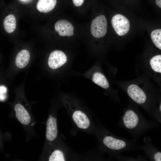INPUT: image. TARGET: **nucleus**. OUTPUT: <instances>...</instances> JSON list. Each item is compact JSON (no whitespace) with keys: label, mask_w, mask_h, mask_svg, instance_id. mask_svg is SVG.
Returning <instances> with one entry per match:
<instances>
[{"label":"nucleus","mask_w":161,"mask_h":161,"mask_svg":"<svg viewBox=\"0 0 161 161\" xmlns=\"http://www.w3.org/2000/svg\"><path fill=\"white\" fill-rule=\"evenodd\" d=\"M107 21L105 16H99L92 21L90 27L91 33L94 37L100 38L104 36L107 32Z\"/></svg>","instance_id":"1"},{"label":"nucleus","mask_w":161,"mask_h":161,"mask_svg":"<svg viewBox=\"0 0 161 161\" xmlns=\"http://www.w3.org/2000/svg\"><path fill=\"white\" fill-rule=\"evenodd\" d=\"M111 23L115 32L120 36L124 35L129 31V21L122 15L117 14L114 16L112 19Z\"/></svg>","instance_id":"2"},{"label":"nucleus","mask_w":161,"mask_h":161,"mask_svg":"<svg viewBox=\"0 0 161 161\" xmlns=\"http://www.w3.org/2000/svg\"><path fill=\"white\" fill-rule=\"evenodd\" d=\"M67 60L66 55L63 51L55 50L50 53L48 60V64L50 68L56 69L65 64Z\"/></svg>","instance_id":"3"},{"label":"nucleus","mask_w":161,"mask_h":161,"mask_svg":"<svg viewBox=\"0 0 161 161\" xmlns=\"http://www.w3.org/2000/svg\"><path fill=\"white\" fill-rule=\"evenodd\" d=\"M127 92L131 98L138 104H143L146 101L147 97L145 93L136 84H131L129 86Z\"/></svg>","instance_id":"4"},{"label":"nucleus","mask_w":161,"mask_h":161,"mask_svg":"<svg viewBox=\"0 0 161 161\" xmlns=\"http://www.w3.org/2000/svg\"><path fill=\"white\" fill-rule=\"evenodd\" d=\"M55 30L61 36H70L73 34L74 27L72 24L65 20L58 21L55 24Z\"/></svg>","instance_id":"5"},{"label":"nucleus","mask_w":161,"mask_h":161,"mask_svg":"<svg viewBox=\"0 0 161 161\" xmlns=\"http://www.w3.org/2000/svg\"><path fill=\"white\" fill-rule=\"evenodd\" d=\"M123 121L126 128L131 129L135 128L138 125L139 118L134 111L129 109L125 112L123 117Z\"/></svg>","instance_id":"6"},{"label":"nucleus","mask_w":161,"mask_h":161,"mask_svg":"<svg viewBox=\"0 0 161 161\" xmlns=\"http://www.w3.org/2000/svg\"><path fill=\"white\" fill-rule=\"evenodd\" d=\"M57 134V119L49 115L46 123V138L48 141H53L56 137Z\"/></svg>","instance_id":"7"},{"label":"nucleus","mask_w":161,"mask_h":161,"mask_svg":"<svg viewBox=\"0 0 161 161\" xmlns=\"http://www.w3.org/2000/svg\"><path fill=\"white\" fill-rule=\"evenodd\" d=\"M103 143L107 147L114 150H121L127 145L124 141L111 136L105 137L103 140Z\"/></svg>","instance_id":"8"},{"label":"nucleus","mask_w":161,"mask_h":161,"mask_svg":"<svg viewBox=\"0 0 161 161\" xmlns=\"http://www.w3.org/2000/svg\"><path fill=\"white\" fill-rule=\"evenodd\" d=\"M14 109L17 118L21 123L27 125L30 123V116L23 105L20 103L16 104Z\"/></svg>","instance_id":"9"},{"label":"nucleus","mask_w":161,"mask_h":161,"mask_svg":"<svg viewBox=\"0 0 161 161\" xmlns=\"http://www.w3.org/2000/svg\"><path fill=\"white\" fill-rule=\"evenodd\" d=\"M73 119L77 126L82 129H86L90 125V121L87 115L80 110L75 111L72 115Z\"/></svg>","instance_id":"10"},{"label":"nucleus","mask_w":161,"mask_h":161,"mask_svg":"<svg viewBox=\"0 0 161 161\" xmlns=\"http://www.w3.org/2000/svg\"><path fill=\"white\" fill-rule=\"evenodd\" d=\"M92 81L97 85L105 89L109 87V83L105 75L101 72L96 71L91 75Z\"/></svg>","instance_id":"11"},{"label":"nucleus","mask_w":161,"mask_h":161,"mask_svg":"<svg viewBox=\"0 0 161 161\" xmlns=\"http://www.w3.org/2000/svg\"><path fill=\"white\" fill-rule=\"evenodd\" d=\"M30 58V54L29 51L23 49L17 54L15 59V64L19 68L22 69L26 67L28 64Z\"/></svg>","instance_id":"12"},{"label":"nucleus","mask_w":161,"mask_h":161,"mask_svg":"<svg viewBox=\"0 0 161 161\" xmlns=\"http://www.w3.org/2000/svg\"><path fill=\"white\" fill-rule=\"evenodd\" d=\"M56 2L57 0H39L36 8L41 13H47L54 8Z\"/></svg>","instance_id":"13"},{"label":"nucleus","mask_w":161,"mask_h":161,"mask_svg":"<svg viewBox=\"0 0 161 161\" xmlns=\"http://www.w3.org/2000/svg\"><path fill=\"white\" fill-rule=\"evenodd\" d=\"M3 25L4 29L7 33L13 32L16 27V19L15 16L12 14L7 16L4 20Z\"/></svg>","instance_id":"14"},{"label":"nucleus","mask_w":161,"mask_h":161,"mask_svg":"<svg viewBox=\"0 0 161 161\" xmlns=\"http://www.w3.org/2000/svg\"><path fill=\"white\" fill-rule=\"evenodd\" d=\"M151 69L157 73H161V55H158L153 57L149 61Z\"/></svg>","instance_id":"15"},{"label":"nucleus","mask_w":161,"mask_h":161,"mask_svg":"<svg viewBox=\"0 0 161 161\" xmlns=\"http://www.w3.org/2000/svg\"><path fill=\"white\" fill-rule=\"evenodd\" d=\"M151 36L152 41L156 47L161 49V30H154L151 32Z\"/></svg>","instance_id":"16"},{"label":"nucleus","mask_w":161,"mask_h":161,"mask_svg":"<svg viewBox=\"0 0 161 161\" xmlns=\"http://www.w3.org/2000/svg\"><path fill=\"white\" fill-rule=\"evenodd\" d=\"M49 160V161H64V155L61 151L56 150L52 153L50 156Z\"/></svg>","instance_id":"17"},{"label":"nucleus","mask_w":161,"mask_h":161,"mask_svg":"<svg viewBox=\"0 0 161 161\" xmlns=\"http://www.w3.org/2000/svg\"><path fill=\"white\" fill-rule=\"evenodd\" d=\"M7 91L6 88L4 86H0V100H4L5 98V93Z\"/></svg>","instance_id":"18"},{"label":"nucleus","mask_w":161,"mask_h":161,"mask_svg":"<svg viewBox=\"0 0 161 161\" xmlns=\"http://www.w3.org/2000/svg\"><path fill=\"white\" fill-rule=\"evenodd\" d=\"M154 158L155 161H161V153L160 152H157L155 153L154 155Z\"/></svg>","instance_id":"19"},{"label":"nucleus","mask_w":161,"mask_h":161,"mask_svg":"<svg viewBox=\"0 0 161 161\" xmlns=\"http://www.w3.org/2000/svg\"><path fill=\"white\" fill-rule=\"evenodd\" d=\"M84 0H72L73 4L76 7L81 6L83 3Z\"/></svg>","instance_id":"20"},{"label":"nucleus","mask_w":161,"mask_h":161,"mask_svg":"<svg viewBox=\"0 0 161 161\" xmlns=\"http://www.w3.org/2000/svg\"><path fill=\"white\" fill-rule=\"evenodd\" d=\"M156 3L157 5L160 8H161V0H156Z\"/></svg>","instance_id":"21"},{"label":"nucleus","mask_w":161,"mask_h":161,"mask_svg":"<svg viewBox=\"0 0 161 161\" xmlns=\"http://www.w3.org/2000/svg\"><path fill=\"white\" fill-rule=\"evenodd\" d=\"M21 1L24 2H30L31 0H20Z\"/></svg>","instance_id":"22"},{"label":"nucleus","mask_w":161,"mask_h":161,"mask_svg":"<svg viewBox=\"0 0 161 161\" xmlns=\"http://www.w3.org/2000/svg\"><path fill=\"white\" fill-rule=\"evenodd\" d=\"M159 109L160 112H161V103L159 105Z\"/></svg>","instance_id":"23"}]
</instances>
